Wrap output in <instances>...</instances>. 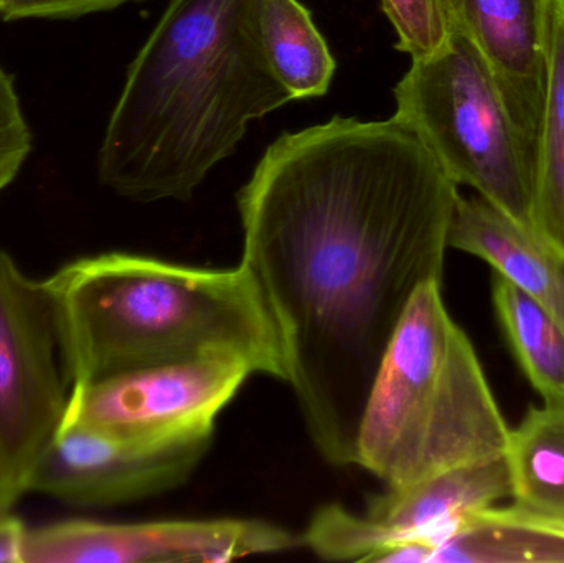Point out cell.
Instances as JSON below:
<instances>
[{"label": "cell", "mask_w": 564, "mask_h": 563, "mask_svg": "<svg viewBox=\"0 0 564 563\" xmlns=\"http://www.w3.org/2000/svg\"><path fill=\"white\" fill-rule=\"evenodd\" d=\"M457 187L397 119L335 116L276 139L238 194L240 264L276 326L308 436L330 465H355L394 333L416 291L443 283Z\"/></svg>", "instance_id": "6da1fadb"}, {"label": "cell", "mask_w": 564, "mask_h": 563, "mask_svg": "<svg viewBox=\"0 0 564 563\" xmlns=\"http://www.w3.org/2000/svg\"><path fill=\"white\" fill-rule=\"evenodd\" d=\"M261 0H171L131 63L98 152L99 182L141 204L187 202L248 124L288 102Z\"/></svg>", "instance_id": "7a4b0ae2"}, {"label": "cell", "mask_w": 564, "mask_h": 563, "mask_svg": "<svg viewBox=\"0 0 564 563\" xmlns=\"http://www.w3.org/2000/svg\"><path fill=\"white\" fill-rule=\"evenodd\" d=\"M69 392L148 367L228 357L285 382L280 336L241 264L231 270L108 251L46 278Z\"/></svg>", "instance_id": "3957f363"}, {"label": "cell", "mask_w": 564, "mask_h": 563, "mask_svg": "<svg viewBox=\"0 0 564 563\" xmlns=\"http://www.w3.org/2000/svg\"><path fill=\"white\" fill-rule=\"evenodd\" d=\"M441 286L423 284L411 300L358 429L355 465L391 489L496 458L509 440L482 364Z\"/></svg>", "instance_id": "277c9868"}, {"label": "cell", "mask_w": 564, "mask_h": 563, "mask_svg": "<svg viewBox=\"0 0 564 563\" xmlns=\"http://www.w3.org/2000/svg\"><path fill=\"white\" fill-rule=\"evenodd\" d=\"M393 118L451 181L467 185L533 231V169L492 73L473 43L449 29L446 45L414 59L394 86Z\"/></svg>", "instance_id": "5b68a950"}, {"label": "cell", "mask_w": 564, "mask_h": 563, "mask_svg": "<svg viewBox=\"0 0 564 563\" xmlns=\"http://www.w3.org/2000/svg\"><path fill=\"white\" fill-rule=\"evenodd\" d=\"M68 399L45 281L26 277L0 250V453L22 496L62 425Z\"/></svg>", "instance_id": "8992f818"}, {"label": "cell", "mask_w": 564, "mask_h": 563, "mask_svg": "<svg viewBox=\"0 0 564 563\" xmlns=\"http://www.w3.org/2000/svg\"><path fill=\"white\" fill-rule=\"evenodd\" d=\"M250 376L228 357L132 370L69 392L63 422L144 442L214 433L215 420Z\"/></svg>", "instance_id": "52a82bcc"}, {"label": "cell", "mask_w": 564, "mask_h": 563, "mask_svg": "<svg viewBox=\"0 0 564 563\" xmlns=\"http://www.w3.org/2000/svg\"><path fill=\"white\" fill-rule=\"evenodd\" d=\"M297 548L301 535L261 519H66L29 531L25 563H224Z\"/></svg>", "instance_id": "ba28073f"}, {"label": "cell", "mask_w": 564, "mask_h": 563, "mask_svg": "<svg viewBox=\"0 0 564 563\" xmlns=\"http://www.w3.org/2000/svg\"><path fill=\"white\" fill-rule=\"evenodd\" d=\"M214 435L144 442L63 422L36 462L26 495L79 508L155 498L188 481L212 448Z\"/></svg>", "instance_id": "9c48e42d"}, {"label": "cell", "mask_w": 564, "mask_h": 563, "mask_svg": "<svg viewBox=\"0 0 564 563\" xmlns=\"http://www.w3.org/2000/svg\"><path fill=\"white\" fill-rule=\"evenodd\" d=\"M556 0H441L492 73L535 174Z\"/></svg>", "instance_id": "30bf717a"}, {"label": "cell", "mask_w": 564, "mask_h": 563, "mask_svg": "<svg viewBox=\"0 0 564 563\" xmlns=\"http://www.w3.org/2000/svg\"><path fill=\"white\" fill-rule=\"evenodd\" d=\"M507 498L512 499V479L506 453L449 469L411 488H388L368 501L365 512L373 524L377 545L371 562H427L460 519Z\"/></svg>", "instance_id": "8fae6325"}, {"label": "cell", "mask_w": 564, "mask_h": 563, "mask_svg": "<svg viewBox=\"0 0 564 563\" xmlns=\"http://www.w3.org/2000/svg\"><path fill=\"white\" fill-rule=\"evenodd\" d=\"M447 245L486 261L542 304L564 331V258L482 197L459 195Z\"/></svg>", "instance_id": "7c38bea8"}, {"label": "cell", "mask_w": 564, "mask_h": 563, "mask_svg": "<svg viewBox=\"0 0 564 563\" xmlns=\"http://www.w3.org/2000/svg\"><path fill=\"white\" fill-rule=\"evenodd\" d=\"M427 562H564V522L494 506L460 519Z\"/></svg>", "instance_id": "4fadbf2b"}, {"label": "cell", "mask_w": 564, "mask_h": 563, "mask_svg": "<svg viewBox=\"0 0 564 563\" xmlns=\"http://www.w3.org/2000/svg\"><path fill=\"white\" fill-rule=\"evenodd\" d=\"M513 505L564 522V403L530 407L506 448Z\"/></svg>", "instance_id": "5bb4252c"}, {"label": "cell", "mask_w": 564, "mask_h": 563, "mask_svg": "<svg viewBox=\"0 0 564 563\" xmlns=\"http://www.w3.org/2000/svg\"><path fill=\"white\" fill-rule=\"evenodd\" d=\"M492 306L507 346L543 403H564V331L529 293L492 274Z\"/></svg>", "instance_id": "9a60e30c"}, {"label": "cell", "mask_w": 564, "mask_h": 563, "mask_svg": "<svg viewBox=\"0 0 564 563\" xmlns=\"http://www.w3.org/2000/svg\"><path fill=\"white\" fill-rule=\"evenodd\" d=\"M533 234L564 258V0H556L533 174Z\"/></svg>", "instance_id": "2e32d148"}, {"label": "cell", "mask_w": 564, "mask_h": 563, "mask_svg": "<svg viewBox=\"0 0 564 563\" xmlns=\"http://www.w3.org/2000/svg\"><path fill=\"white\" fill-rule=\"evenodd\" d=\"M260 29L268 62L292 98H321L328 91L337 65L299 0H261Z\"/></svg>", "instance_id": "e0dca14e"}, {"label": "cell", "mask_w": 564, "mask_h": 563, "mask_svg": "<svg viewBox=\"0 0 564 563\" xmlns=\"http://www.w3.org/2000/svg\"><path fill=\"white\" fill-rule=\"evenodd\" d=\"M398 35L397 48L411 59L434 55L446 45L449 25L441 0H381Z\"/></svg>", "instance_id": "ac0fdd59"}, {"label": "cell", "mask_w": 564, "mask_h": 563, "mask_svg": "<svg viewBox=\"0 0 564 563\" xmlns=\"http://www.w3.org/2000/svg\"><path fill=\"white\" fill-rule=\"evenodd\" d=\"M32 151V131L15 79L0 63V194L15 181Z\"/></svg>", "instance_id": "d6986e66"}, {"label": "cell", "mask_w": 564, "mask_h": 563, "mask_svg": "<svg viewBox=\"0 0 564 563\" xmlns=\"http://www.w3.org/2000/svg\"><path fill=\"white\" fill-rule=\"evenodd\" d=\"M141 0H6L0 17L7 22L29 19H79Z\"/></svg>", "instance_id": "ffe728a7"}, {"label": "cell", "mask_w": 564, "mask_h": 563, "mask_svg": "<svg viewBox=\"0 0 564 563\" xmlns=\"http://www.w3.org/2000/svg\"><path fill=\"white\" fill-rule=\"evenodd\" d=\"M29 529L12 511L0 515V563H25Z\"/></svg>", "instance_id": "44dd1931"}, {"label": "cell", "mask_w": 564, "mask_h": 563, "mask_svg": "<svg viewBox=\"0 0 564 563\" xmlns=\"http://www.w3.org/2000/svg\"><path fill=\"white\" fill-rule=\"evenodd\" d=\"M20 498H22V495L13 485L12 476H10L2 453H0V515L12 511L13 506L17 505Z\"/></svg>", "instance_id": "7402d4cb"}, {"label": "cell", "mask_w": 564, "mask_h": 563, "mask_svg": "<svg viewBox=\"0 0 564 563\" xmlns=\"http://www.w3.org/2000/svg\"><path fill=\"white\" fill-rule=\"evenodd\" d=\"M3 2H6V0H0V10H2Z\"/></svg>", "instance_id": "603a6c76"}]
</instances>
